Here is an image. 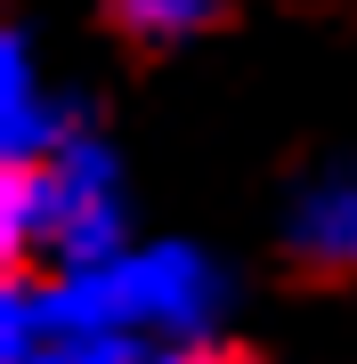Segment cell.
Instances as JSON below:
<instances>
[{
    "mask_svg": "<svg viewBox=\"0 0 357 364\" xmlns=\"http://www.w3.org/2000/svg\"><path fill=\"white\" fill-rule=\"evenodd\" d=\"M49 178V267L81 275L130 251V210H122V162L98 130H66L57 154H41Z\"/></svg>",
    "mask_w": 357,
    "mask_h": 364,
    "instance_id": "7a4b0ae2",
    "label": "cell"
},
{
    "mask_svg": "<svg viewBox=\"0 0 357 364\" xmlns=\"http://www.w3.org/2000/svg\"><path fill=\"white\" fill-rule=\"evenodd\" d=\"M284 243L325 275H357V162L317 170L284 210Z\"/></svg>",
    "mask_w": 357,
    "mask_h": 364,
    "instance_id": "5b68a950",
    "label": "cell"
},
{
    "mask_svg": "<svg viewBox=\"0 0 357 364\" xmlns=\"http://www.w3.org/2000/svg\"><path fill=\"white\" fill-rule=\"evenodd\" d=\"M114 25L138 49H179V41L219 25V0H114Z\"/></svg>",
    "mask_w": 357,
    "mask_h": 364,
    "instance_id": "52a82bcc",
    "label": "cell"
},
{
    "mask_svg": "<svg viewBox=\"0 0 357 364\" xmlns=\"http://www.w3.org/2000/svg\"><path fill=\"white\" fill-rule=\"evenodd\" d=\"M66 130H81L73 105L41 81V57L25 33L0 41V146H9V162H41L66 146Z\"/></svg>",
    "mask_w": 357,
    "mask_h": 364,
    "instance_id": "277c9868",
    "label": "cell"
},
{
    "mask_svg": "<svg viewBox=\"0 0 357 364\" xmlns=\"http://www.w3.org/2000/svg\"><path fill=\"white\" fill-rule=\"evenodd\" d=\"M138 364H219L212 348H138Z\"/></svg>",
    "mask_w": 357,
    "mask_h": 364,
    "instance_id": "ba28073f",
    "label": "cell"
},
{
    "mask_svg": "<svg viewBox=\"0 0 357 364\" xmlns=\"http://www.w3.org/2000/svg\"><path fill=\"white\" fill-rule=\"evenodd\" d=\"M0 243H9V259H49V178H41V162H9V178H0Z\"/></svg>",
    "mask_w": 357,
    "mask_h": 364,
    "instance_id": "8992f818",
    "label": "cell"
},
{
    "mask_svg": "<svg viewBox=\"0 0 357 364\" xmlns=\"http://www.w3.org/2000/svg\"><path fill=\"white\" fill-rule=\"evenodd\" d=\"M0 364H138V340L98 324L66 275H16L0 299Z\"/></svg>",
    "mask_w": 357,
    "mask_h": 364,
    "instance_id": "3957f363",
    "label": "cell"
},
{
    "mask_svg": "<svg viewBox=\"0 0 357 364\" xmlns=\"http://www.w3.org/2000/svg\"><path fill=\"white\" fill-rule=\"evenodd\" d=\"M66 291L98 324L130 332L138 348H212V332L227 316V275L195 243H130L106 267L66 275Z\"/></svg>",
    "mask_w": 357,
    "mask_h": 364,
    "instance_id": "6da1fadb",
    "label": "cell"
}]
</instances>
